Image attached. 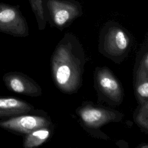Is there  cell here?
Instances as JSON below:
<instances>
[{"instance_id": "obj_1", "label": "cell", "mask_w": 148, "mask_h": 148, "mask_svg": "<svg viewBox=\"0 0 148 148\" xmlns=\"http://www.w3.org/2000/svg\"><path fill=\"white\" fill-rule=\"evenodd\" d=\"M86 56L77 38L66 33L57 45L51 58L52 76L64 93L76 92L82 84Z\"/></svg>"}, {"instance_id": "obj_12", "label": "cell", "mask_w": 148, "mask_h": 148, "mask_svg": "<svg viewBox=\"0 0 148 148\" xmlns=\"http://www.w3.org/2000/svg\"><path fill=\"white\" fill-rule=\"evenodd\" d=\"M31 9L35 16L38 29L43 30L47 21L45 0H28Z\"/></svg>"}, {"instance_id": "obj_5", "label": "cell", "mask_w": 148, "mask_h": 148, "mask_svg": "<svg viewBox=\"0 0 148 148\" xmlns=\"http://www.w3.org/2000/svg\"><path fill=\"white\" fill-rule=\"evenodd\" d=\"M76 113L87 129L96 130L110 122H119L124 115L110 108L94 105L85 102L78 107Z\"/></svg>"}, {"instance_id": "obj_6", "label": "cell", "mask_w": 148, "mask_h": 148, "mask_svg": "<svg viewBox=\"0 0 148 148\" xmlns=\"http://www.w3.org/2000/svg\"><path fill=\"white\" fill-rule=\"evenodd\" d=\"M0 32L14 37L29 35L27 22L18 6L0 3Z\"/></svg>"}, {"instance_id": "obj_11", "label": "cell", "mask_w": 148, "mask_h": 148, "mask_svg": "<svg viewBox=\"0 0 148 148\" xmlns=\"http://www.w3.org/2000/svg\"><path fill=\"white\" fill-rule=\"evenodd\" d=\"M51 125L39 128L26 134L24 138L23 147L34 148L45 143L51 135L53 128H51Z\"/></svg>"}, {"instance_id": "obj_10", "label": "cell", "mask_w": 148, "mask_h": 148, "mask_svg": "<svg viewBox=\"0 0 148 148\" xmlns=\"http://www.w3.org/2000/svg\"><path fill=\"white\" fill-rule=\"evenodd\" d=\"M34 108L25 101L13 97H0V119L28 114Z\"/></svg>"}, {"instance_id": "obj_13", "label": "cell", "mask_w": 148, "mask_h": 148, "mask_svg": "<svg viewBox=\"0 0 148 148\" xmlns=\"http://www.w3.org/2000/svg\"><path fill=\"white\" fill-rule=\"evenodd\" d=\"M136 123L146 133L148 131V101L139 103L134 113Z\"/></svg>"}, {"instance_id": "obj_3", "label": "cell", "mask_w": 148, "mask_h": 148, "mask_svg": "<svg viewBox=\"0 0 148 148\" xmlns=\"http://www.w3.org/2000/svg\"><path fill=\"white\" fill-rule=\"evenodd\" d=\"M94 80L99 101L111 106H119L122 103L124 98L122 85L109 68L97 67Z\"/></svg>"}, {"instance_id": "obj_2", "label": "cell", "mask_w": 148, "mask_h": 148, "mask_svg": "<svg viewBox=\"0 0 148 148\" xmlns=\"http://www.w3.org/2000/svg\"><path fill=\"white\" fill-rule=\"evenodd\" d=\"M132 43L130 32L116 21H108L101 29L98 50L115 63L120 64L127 57Z\"/></svg>"}, {"instance_id": "obj_4", "label": "cell", "mask_w": 148, "mask_h": 148, "mask_svg": "<svg viewBox=\"0 0 148 148\" xmlns=\"http://www.w3.org/2000/svg\"><path fill=\"white\" fill-rule=\"evenodd\" d=\"M45 4L47 21L60 30L83 14V7L76 0H45Z\"/></svg>"}, {"instance_id": "obj_9", "label": "cell", "mask_w": 148, "mask_h": 148, "mask_svg": "<svg viewBox=\"0 0 148 148\" xmlns=\"http://www.w3.org/2000/svg\"><path fill=\"white\" fill-rule=\"evenodd\" d=\"M135 94L139 103L148 101V51L146 50L137 61L135 68Z\"/></svg>"}, {"instance_id": "obj_7", "label": "cell", "mask_w": 148, "mask_h": 148, "mask_svg": "<svg viewBox=\"0 0 148 148\" xmlns=\"http://www.w3.org/2000/svg\"><path fill=\"white\" fill-rule=\"evenodd\" d=\"M52 125L47 117L24 114L0 119V127L11 132L26 135L40 127Z\"/></svg>"}, {"instance_id": "obj_8", "label": "cell", "mask_w": 148, "mask_h": 148, "mask_svg": "<svg viewBox=\"0 0 148 148\" xmlns=\"http://www.w3.org/2000/svg\"><path fill=\"white\" fill-rule=\"evenodd\" d=\"M6 88L14 92L32 97L42 95V88L32 78L20 72H9L2 76Z\"/></svg>"}]
</instances>
